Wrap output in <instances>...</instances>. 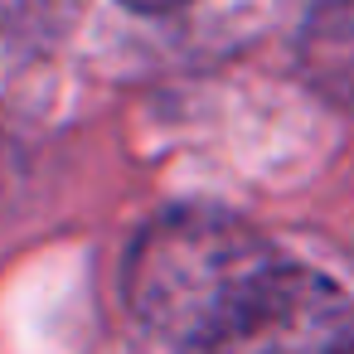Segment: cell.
Returning <instances> with one entry per match:
<instances>
[{
  "label": "cell",
  "instance_id": "cell-1",
  "mask_svg": "<svg viewBox=\"0 0 354 354\" xmlns=\"http://www.w3.org/2000/svg\"><path fill=\"white\" fill-rule=\"evenodd\" d=\"M272 262V248L243 218L218 209H175L136 238L127 257V306L151 335L189 349Z\"/></svg>",
  "mask_w": 354,
  "mask_h": 354
},
{
  "label": "cell",
  "instance_id": "cell-2",
  "mask_svg": "<svg viewBox=\"0 0 354 354\" xmlns=\"http://www.w3.org/2000/svg\"><path fill=\"white\" fill-rule=\"evenodd\" d=\"M185 354H354V310L325 272L272 262Z\"/></svg>",
  "mask_w": 354,
  "mask_h": 354
},
{
  "label": "cell",
  "instance_id": "cell-3",
  "mask_svg": "<svg viewBox=\"0 0 354 354\" xmlns=\"http://www.w3.org/2000/svg\"><path fill=\"white\" fill-rule=\"evenodd\" d=\"M122 6H131V10H141V15H165V10L189 6V0H122Z\"/></svg>",
  "mask_w": 354,
  "mask_h": 354
}]
</instances>
